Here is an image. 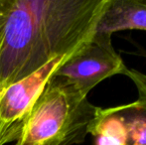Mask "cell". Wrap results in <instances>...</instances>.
Listing matches in <instances>:
<instances>
[{
    "label": "cell",
    "mask_w": 146,
    "mask_h": 145,
    "mask_svg": "<svg viewBox=\"0 0 146 145\" xmlns=\"http://www.w3.org/2000/svg\"><path fill=\"white\" fill-rule=\"evenodd\" d=\"M108 0H5L0 93L94 38Z\"/></svg>",
    "instance_id": "1"
},
{
    "label": "cell",
    "mask_w": 146,
    "mask_h": 145,
    "mask_svg": "<svg viewBox=\"0 0 146 145\" xmlns=\"http://www.w3.org/2000/svg\"><path fill=\"white\" fill-rule=\"evenodd\" d=\"M98 109L87 95L52 77L24 120L15 145L83 143Z\"/></svg>",
    "instance_id": "2"
},
{
    "label": "cell",
    "mask_w": 146,
    "mask_h": 145,
    "mask_svg": "<svg viewBox=\"0 0 146 145\" xmlns=\"http://www.w3.org/2000/svg\"><path fill=\"white\" fill-rule=\"evenodd\" d=\"M127 69L112 46L111 37L94 34V38L66 61L53 77L65 79L88 95L102 81L112 75H124Z\"/></svg>",
    "instance_id": "3"
},
{
    "label": "cell",
    "mask_w": 146,
    "mask_h": 145,
    "mask_svg": "<svg viewBox=\"0 0 146 145\" xmlns=\"http://www.w3.org/2000/svg\"><path fill=\"white\" fill-rule=\"evenodd\" d=\"M74 54L50 61L34 73L8 85L0 93V126L5 144L16 142L24 120L35 101L56 71Z\"/></svg>",
    "instance_id": "4"
},
{
    "label": "cell",
    "mask_w": 146,
    "mask_h": 145,
    "mask_svg": "<svg viewBox=\"0 0 146 145\" xmlns=\"http://www.w3.org/2000/svg\"><path fill=\"white\" fill-rule=\"evenodd\" d=\"M124 30L146 31V0H108L96 34L111 37Z\"/></svg>",
    "instance_id": "5"
},
{
    "label": "cell",
    "mask_w": 146,
    "mask_h": 145,
    "mask_svg": "<svg viewBox=\"0 0 146 145\" xmlns=\"http://www.w3.org/2000/svg\"><path fill=\"white\" fill-rule=\"evenodd\" d=\"M124 128V145H146V105L136 99L111 107Z\"/></svg>",
    "instance_id": "6"
},
{
    "label": "cell",
    "mask_w": 146,
    "mask_h": 145,
    "mask_svg": "<svg viewBox=\"0 0 146 145\" xmlns=\"http://www.w3.org/2000/svg\"><path fill=\"white\" fill-rule=\"evenodd\" d=\"M135 85L138 93L137 101L146 105V75L135 69H127L124 73Z\"/></svg>",
    "instance_id": "7"
},
{
    "label": "cell",
    "mask_w": 146,
    "mask_h": 145,
    "mask_svg": "<svg viewBox=\"0 0 146 145\" xmlns=\"http://www.w3.org/2000/svg\"><path fill=\"white\" fill-rule=\"evenodd\" d=\"M5 22H6L5 0H0V47H1V44H2V40H3Z\"/></svg>",
    "instance_id": "8"
},
{
    "label": "cell",
    "mask_w": 146,
    "mask_h": 145,
    "mask_svg": "<svg viewBox=\"0 0 146 145\" xmlns=\"http://www.w3.org/2000/svg\"><path fill=\"white\" fill-rule=\"evenodd\" d=\"M134 55H139V56H143V57H146V51H144L143 49H140L138 48V52H134L133 53Z\"/></svg>",
    "instance_id": "9"
},
{
    "label": "cell",
    "mask_w": 146,
    "mask_h": 145,
    "mask_svg": "<svg viewBox=\"0 0 146 145\" xmlns=\"http://www.w3.org/2000/svg\"><path fill=\"white\" fill-rule=\"evenodd\" d=\"M0 145H5V142H4L3 138H2V129H1V126H0Z\"/></svg>",
    "instance_id": "10"
}]
</instances>
